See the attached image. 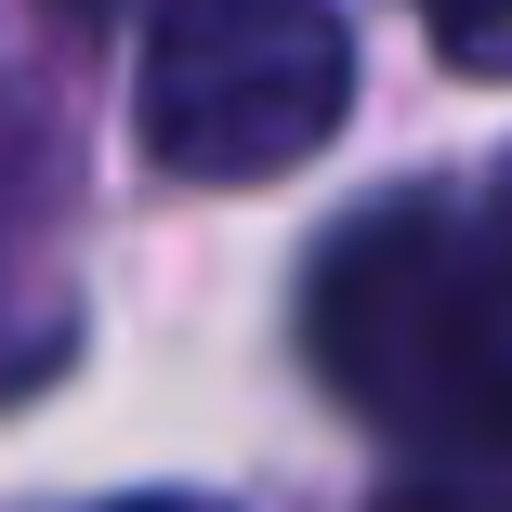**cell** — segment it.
<instances>
[{"instance_id": "1", "label": "cell", "mask_w": 512, "mask_h": 512, "mask_svg": "<svg viewBox=\"0 0 512 512\" xmlns=\"http://www.w3.org/2000/svg\"><path fill=\"white\" fill-rule=\"evenodd\" d=\"M329 394L447 512H512V224L486 197L355 211L302 289Z\"/></svg>"}, {"instance_id": "2", "label": "cell", "mask_w": 512, "mask_h": 512, "mask_svg": "<svg viewBox=\"0 0 512 512\" xmlns=\"http://www.w3.org/2000/svg\"><path fill=\"white\" fill-rule=\"evenodd\" d=\"M355 106V40L329 0H171L145 27L132 119L184 184H276Z\"/></svg>"}, {"instance_id": "3", "label": "cell", "mask_w": 512, "mask_h": 512, "mask_svg": "<svg viewBox=\"0 0 512 512\" xmlns=\"http://www.w3.org/2000/svg\"><path fill=\"white\" fill-rule=\"evenodd\" d=\"M421 27L460 79H512V0H421Z\"/></svg>"}, {"instance_id": "4", "label": "cell", "mask_w": 512, "mask_h": 512, "mask_svg": "<svg viewBox=\"0 0 512 512\" xmlns=\"http://www.w3.org/2000/svg\"><path fill=\"white\" fill-rule=\"evenodd\" d=\"M106 512H224V499H106Z\"/></svg>"}, {"instance_id": "5", "label": "cell", "mask_w": 512, "mask_h": 512, "mask_svg": "<svg viewBox=\"0 0 512 512\" xmlns=\"http://www.w3.org/2000/svg\"><path fill=\"white\" fill-rule=\"evenodd\" d=\"M486 211H499V224H512V158H499V171H486Z\"/></svg>"}]
</instances>
